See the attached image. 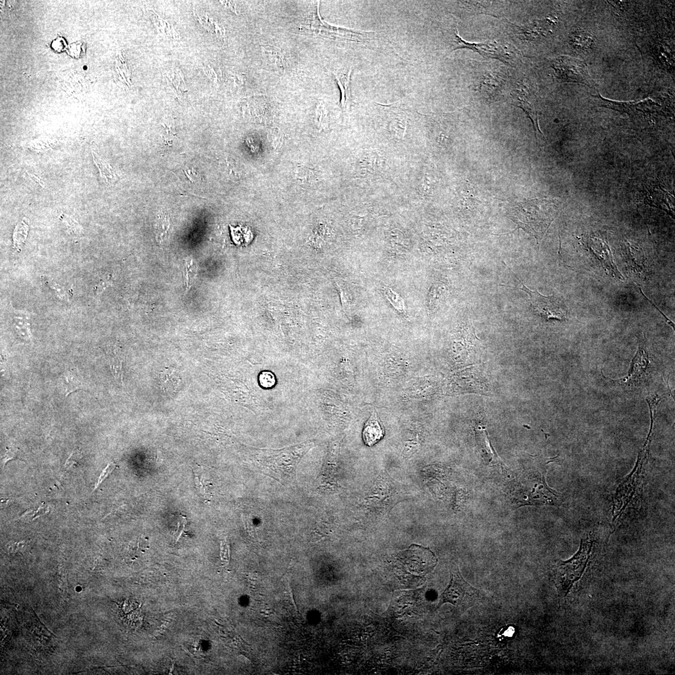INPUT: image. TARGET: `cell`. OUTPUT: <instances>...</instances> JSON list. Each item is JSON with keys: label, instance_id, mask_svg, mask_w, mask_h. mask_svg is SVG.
<instances>
[{"label": "cell", "instance_id": "1", "mask_svg": "<svg viewBox=\"0 0 675 675\" xmlns=\"http://www.w3.org/2000/svg\"><path fill=\"white\" fill-rule=\"evenodd\" d=\"M554 204L546 199L522 202L511 210L509 217L518 226L516 229L522 228L539 243L553 221Z\"/></svg>", "mask_w": 675, "mask_h": 675}, {"label": "cell", "instance_id": "2", "mask_svg": "<svg viewBox=\"0 0 675 675\" xmlns=\"http://www.w3.org/2000/svg\"><path fill=\"white\" fill-rule=\"evenodd\" d=\"M595 541L593 538L582 540L579 552L566 561H559L553 569V579L559 597L568 594L573 586L579 581L595 553Z\"/></svg>", "mask_w": 675, "mask_h": 675}, {"label": "cell", "instance_id": "3", "mask_svg": "<svg viewBox=\"0 0 675 675\" xmlns=\"http://www.w3.org/2000/svg\"><path fill=\"white\" fill-rule=\"evenodd\" d=\"M517 280L519 281L523 285L522 288L513 287L509 286L511 288L520 289L525 293L529 294L530 296V305H531L532 310L538 315V316L542 319L547 320H564L566 319L568 309L560 299L555 297L554 296H545L538 292L537 291H532L527 286L524 284L515 274Z\"/></svg>", "mask_w": 675, "mask_h": 675}, {"label": "cell", "instance_id": "4", "mask_svg": "<svg viewBox=\"0 0 675 675\" xmlns=\"http://www.w3.org/2000/svg\"><path fill=\"white\" fill-rule=\"evenodd\" d=\"M480 593L468 584L458 571H455L451 574L450 584L441 596L439 606L450 603L459 608H470L479 600Z\"/></svg>", "mask_w": 675, "mask_h": 675}, {"label": "cell", "instance_id": "5", "mask_svg": "<svg viewBox=\"0 0 675 675\" xmlns=\"http://www.w3.org/2000/svg\"><path fill=\"white\" fill-rule=\"evenodd\" d=\"M552 67L556 77L563 82L580 83L592 88L595 87L587 65L582 60L570 57H559L553 60Z\"/></svg>", "mask_w": 675, "mask_h": 675}, {"label": "cell", "instance_id": "6", "mask_svg": "<svg viewBox=\"0 0 675 675\" xmlns=\"http://www.w3.org/2000/svg\"><path fill=\"white\" fill-rule=\"evenodd\" d=\"M401 561L405 572L420 577L429 574L437 563V559L432 551L417 545H412Z\"/></svg>", "mask_w": 675, "mask_h": 675}, {"label": "cell", "instance_id": "7", "mask_svg": "<svg viewBox=\"0 0 675 675\" xmlns=\"http://www.w3.org/2000/svg\"><path fill=\"white\" fill-rule=\"evenodd\" d=\"M593 97L600 99L601 106L607 108L617 112L625 113L630 117H638L640 113L643 115L651 114L657 112L658 105L650 99H646L640 101L621 102L610 100L601 96L600 94L593 95Z\"/></svg>", "mask_w": 675, "mask_h": 675}, {"label": "cell", "instance_id": "8", "mask_svg": "<svg viewBox=\"0 0 675 675\" xmlns=\"http://www.w3.org/2000/svg\"><path fill=\"white\" fill-rule=\"evenodd\" d=\"M455 37L456 39L454 41L455 44H454L451 51L456 50L458 49H469L479 53L483 57L498 59L505 63V64H508V62L506 61L508 57H507L505 51H504L502 47L497 43H492V42H488V43H470V42L464 41L459 36L458 33L456 34Z\"/></svg>", "mask_w": 675, "mask_h": 675}, {"label": "cell", "instance_id": "9", "mask_svg": "<svg viewBox=\"0 0 675 675\" xmlns=\"http://www.w3.org/2000/svg\"><path fill=\"white\" fill-rule=\"evenodd\" d=\"M588 246H589L591 251L597 257L599 261L601 263L604 269L606 271H607L614 277L624 280V277H622L621 273L619 272L613 262L610 248L603 241L597 238L593 237L590 239Z\"/></svg>", "mask_w": 675, "mask_h": 675}, {"label": "cell", "instance_id": "10", "mask_svg": "<svg viewBox=\"0 0 675 675\" xmlns=\"http://www.w3.org/2000/svg\"><path fill=\"white\" fill-rule=\"evenodd\" d=\"M332 74L340 89L341 109L345 110L352 98L350 88L351 70H338L333 72Z\"/></svg>", "mask_w": 675, "mask_h": 675}, {"label": "cell", "instance_id": "11", "mask_svg": "<svg viewBox=\"0 0 675 675\" xmlns=\"http://www.w3.org/2000/svg\"><path fill=\"white\" fill-rule=\"evenodd\" d=\"M383 436L384 430L378 421L376 412L374 411L365 425L363 433L364 442L368 446L374 445L382 439Z\"/></svg>", "mask_w": 675, "mask_h": 675}, {"label": "cell", "instance_id": "12", "mask_svg": "<svg viewBox=\"0 0 675 675\" xmlns=\"http://www.w3.org/2000/svg\"><path fill=\"white\" fill-rule=\"evenodd\" d=\"M60 381L66 397L75 391L85 389L80 375L75 370L66 369Z\"/></svg>", "mask_w": 675, "mask_h": 675}, {"label": "cell", "instance_id": "13", "mask_svg": "<svg viewBox=\"0 0 675 675\" xmlns=\"http://www.w3.org/2000/svg\"><path fill=\"white\" fill-rule=\"evenodd\" d=\"M170 226L169 215L166 212L162 210L157 214L154 223L156 240L160 245H163L169 237Z\"/></svg>", "mask_w": 675, "mask_h": 675}, {"label": "cell", "instance_id": "14", "mask_svg": "<svg viewBox=\"0 0 675 675\" xmlns=\"http://www.w3.org/2000/svg\"><path fill=\"white\" fill-rule=\"evenodd\" d=\"M262 51L264 59L273 67L278 70L285 69L286 61L280 48L272 45H264L262 47Z\"/></svg>", "mask_w": 675, "mask_h": 675}, {"label": "cell", "instance_id": "15", "mask_svg": "<svg viewBox=\"0 0 675 675\" xmlns=\"http://www.w3.org/2000/svg\"><path fill=\"white\" fill-rule=\"evenodd\" d=\"M570 42L577 51H587L592 46L593 39L584 31H577L572 33Z\"/></svg>", "mask_w": 675, "mask_h": 675}, {"label": "cell", "instance_id": "16", "mask_svg": "<svg viewBox=\"0 0 675 675\" xmlns=\"http://www.w3.org/2000/svg\"><path fill=\"white\" fill-rule=\"evenodd\" d=\"M516 101H518L520 104V105H518V107L524 110L525 114L527 115L528 117L532 120L533 129H534L536 134L538 132L540 135H543V133L540 129L539 125H538L537 112L536 111L534 106L530 103V102L528 101L527 99H525L524 98H522V97L519 95L518 96V98L516 99Z\"/></svg>", "mask_w": 675, "mask_h": 675}, {"label": "cell", "instance_id": "17", "mask_svg": "<svg viewBox=\"0 0 675 675\" xmlns=\"http://www.w3.org/2000/svg\"><path fill=\"white\" fill-rule=\"evenodd\" d=\"M13 315H14L13 319H14L16 328L18 330V332H20L22 335L28 336L30 314L24 311L15 310Z\"/></svg>", "mask_w": 675, "mask_h": 675}, {"label": "cell", "instance_id": "18", "mask_svg": "<svg viewBox=\"0 0 675 675\" xmlns=\"http://www.w3.org/2000/svg\"><path fill=\"white\" fill-rule=\"evenodd\" d=\"M384 293L385 297L387 298L388 301L390 302L396 310L400 313H403L406 310V304L403 298L396 291H394L392 288L385 287Z\"/></svg>", "mask_w": 675, "mask_h": 675}, {"label": "cell", "instance_id": "19", "mask_svg": "<svg viewBox=\"0 0 675 675\" xmlns=\"http://www.w3.org/2000/svg\"><path fill=\"white\" fill-rule=\"evenodd\" d=\"M93 157V160L97 167L99 169L101 177L103 178L107 182L114 179V173L112 172V168L109 164L101 159L95 153H92Z\"/></svg>", "mask_w": 675, "mask_h": 675}, {"label": "cell", "instance_id": "20", "mask_svg": "<svg viewBox=\"0 0 675 675\" xmlns=\"http://www.w3.org/2000/svg\"><path fill=\"white\" fill-rule=\"evenodd\" d=\"M230 227L233 240L236 243H248L250 241L252 234L250 230H249L248 228L242 227L241 226L237 228Z\"/></svg>", "mask_w": 675, "mask_h": 675}, {"label": "cell", "instance_id": "21", "mask_svg": "<svg viewBox=\"0 0 675 675\" xmlns=\"http://www.w3.org/2000/svg\"><path fill=\"white\" fill-rule=\"evenodd\" d=\"M28 231V225L23 221L20 224L17 225L15 230L14 235H13V241H14V247L20 249L22 248L23 244L24 243Z\"/></svg>", "mask_w": 675, "mask_h": 675}, {"label": "cell", "instance_id": "22", "mask_svg": "<svg viewBox=\"0 0 675 675\" xmlns=\"http://www.w3.org/2000/svg\"><path fill=\"white\" fill-rule=\"evenodd\" d=\"M123 359L120 356L113 357L111 359L110 367L115 379L118 383L123 385Z\"/></svg>", "mask_w": 675, "mask_h": 675}, {"label": "cell", "instance_id": "23", "mask_svg": "<svg viewBox=\"0 0 675 675\" xmlns=\"http://www.w3.org/2000/svg\"><path fill=\"white\" fill-rule=\"evenodd\" d=\"M43 279L44 283H45L49 288L51 289V290L54 291L55 295H57L58 297L62 299V300L67 301H69V295H68L66 289L63 287V286L58 284L55 281L48 277H43Z\"/></svg>", "mask_w": 675, "mask_h": 675}, {"label": "cell", "instance_id": "24", "mask_svg": "<svg viewBox=\"0 0 675 675\" xmlns=\"http://www.w3.org/2000/svg\"><path fill=\"white\" fill-rule=\"evenodd\" d=\"M196 275V265L194 264V261H193L192 259L187 260L185 264V273H184V280H185V283L186 286H187L188 289L190 288V286L192 285Z\"/></svg>", "mask_w": 675, "mask_h": 675}, {"label": "cell", "instance_id": "25", "mask_svg": "<svg viewBox=\"0 0 675 675\" xmlns=\"http://www.w3.org/2000/svg\"><path fill=\"white\" fill-rule=\"evenodd\" d=\"M15 459H20L23 460L22 453L19 449L15 446L7 448L4 456L2 457V463L4 469L6 466L8 462Z\"/></svg>", "mask_w": 675, "mask_h": 675}, {"label": "cell", "instance_id": "26", "mask_svg": "<svg viewBox=\"0 0 675 675\" xmlns=\"http://www.w3.org/2000/svg\"><path fill=\"white\" fill-rule=\"evenodd\" d=\"M260 385L265 388H271L275 384V378L271 372H263L259 377Z\"/></svg>", "mask_w": 675, "mask_h": 675}, {"label": "cell", "instance_id": "27", "mask_svg": "<svg viewBox=\"0 0 675 675\" xmlns=\"http://www.w3.org/2000/svg\"><path fill=\"white\" fill-rule=\"evenodd\" d=\"M82 453H81V451L80 450L77 449V450L73 451L70 456L68 457L67 461H66L65 464V469H68L73 466L77 465L79 462L82 459Z\"/></svg>", "mask_w": 675, "mask_h": 675}, {"label": "cell", "instance_id": "28", "mask_svg": "<svg viewBox=\"0 0 675 675\" xmlns=\"http://www.w3.org/2000/svg\"><path fill=\"white\" fill-rule=\"evenodd\" d=\"M62 220L63 222L67 225V228L71 231V232L75 233V234L80 232V231L81 230L80 225H79L78 223L76 222L74 219H72V218H70L68 216L67 218H63Z\"/></svg>", "mask_w": 675, "mask_h": 675}, {"label": "cell", "instance_id": "29", "mask_svg": "<svg viewBox=\"0 0 675 675\" xmlns=\"http://www.w3.org/2000/svg\"><path fill=\"white\" fill-rule=\"evenodd\" d=\"M115 466H116V465H115V464L114 463L108 464L107 466L103 470V471L102 472L100 476H99L98 482H97L95 488H94V490H95L96 488L98 487V486L100 485L110 474H111V473L114 471Z\"/></svg>", "mask_w": 675, "mask_h": 675}, {"label": "cell", "instance_id": "30", "mask_svg": "<svg viewBox=\"0 0 675 675\" xmlns=\"http://www.w3.org/2000/svg\"><path fill=\"white\" fill-rule=\"evenodd\" d=\"M82 46L83 44L80 43L72 44L69 46V48H68V54H69L71 56L77 58H77L80 57L81 55V51H82L83 49Z\"/></svg>", "mask_w": 675, "mask_h": 675}, {"label": "cell", "instance_id": "31", "mask_svg": "<svg viewBox=\"0 0 675 675\" xmlns=\"http://www.w3.org/2000/svg\"><path fill=\"white\" fill-rule=\"evenodd\" d=\"M67 46V43L64 38H57L53 42L52 48L55 51L57 52H62L64 51Z\"/></svg>", "mask_w": 675, "mask_h": 675}, {"label": "cell", "instance_id": "32", "mask_svg": "<svg viewBox=\"0 0 675 675\" xmlns=\"http://www.w3.org/2000/svg\"><path fill=\"white\" fill-rule=\"evenodd\" d=\"M242 518L244 524H245L246 529L248 530L249 535L255 540L257 539V536L255 531H254L253 527L251 526V522H249V520L246 519L245 516H243Z\"/></svg>", "mask_w": 675, "mask_h": 675}, {"label": "cell", "instance_id": "33", "mask_svg": "<svg viewBox=\"0 0 675 675\" xmlns=\"http://www.w3.org/2000/svg\"><path fill=\"white\" fill-rule=\"evenodd\" d=\"M109 280H101L96 286V294H100L103 292V291L109 286Z\"/></svg>", "mask_w": 675, "mask_h": 675}, {"label": "cell", "instance_id": "34", "mask_svg": "<svg viewBox=\"0 0 675 675\" xmlns=\"http://www.w3.org/2000/svg\"><path fill=\"white\" fill-rule=\"evenodd\" d=\"M186 524V519L185 517L184 516L182 517V519L180 520V522H178V529L177 531L178 533L177 542L178 540L180 539L181 536H182V533L184 531V529H185V528Z\"/></svg>", "mask_w": 675, "mask_h": 675}, {"label": "cell", "instance_id": "35", "mask_svg": "<svg viewBox=\"0 0 675 675\" xmlns=\"http://www.w3.org/2000/svg\"><path fill=\"white\" fill-rule=\"evenodd\" d=\"M48 511H49V508L48 506L43 505L41 506L37 509V510L35 511V513H34L33 514L34 516L33 519L37 518V517L40 516L41 515H43V514L48 513Z\"/></svg>", "mask_w": 675, "mask_h": 675}]
</instances>
